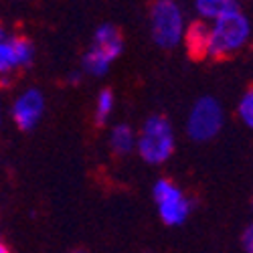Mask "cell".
<instances>
[{
	"label": "cell",
	"mask_w": 253,
	"mask_h": 253,
	"mask_svg": "<svg viewBox=\"0 0 253 253\" xmlns=\"http://www.w3.org/2000/svg\"><path fill=\"white\" fill-rule=\"evenodd\" d=\"M176 150V134L172 122L162 114L148 116L140 130H136V150L142 162L150 166H162L172 158Z\"/></svg>",
	"instance_id": "1"
},
{
	"label": "cell",
	"mask_w": 253,
	"mask_h": 253,
	"mask_svg": "<svg viewBox=\"0 0 253 253\" xmlns=\"http://www.w3.org/2000/svg\"><path fill=\"white\" fill-rule=\"evenodd\" d=\"M251 39V20L243 8L209 23L207 59H225L243 51Z\"/></svg>",
	"instance_id": "2"
},
{
	"label": "cell",
	"mask_w": 253,
	"mask_h": 253,
	"mask_svg": "<svg viewBox=\"0 0 253 253\" xmlns=\"http://www.w3.org/2000/svg\"><path fill=\"white\" fill-rule=\"evenodd\" d=\"M186 29L184 10L174 0H156L150 6V35L156 47L176 49L182 43V35Z\"/></svg>",
	"instance_id": "3"
},
{
	"label": "cell",
	"mask_w": 253,
	"mask_h": 253,
	"mask_svg": "<svg viewBox=\"0 0 253 253\" xmlns=\"http://www.w3.org/2000/svg\"><path fill=\"white\" fill-rule=\"evenodd\" d=\"M225 126V108L213 95H201L188 110L184 132L193 142L215 140Z\"/></svg>",
	"instance_id": "4"
},
{
	"label": "cell",
	"mask_w": 253,
	"mask_h": 253,
	"mask_svg": "<svg viewBox=\"0 0 253 253\" xmlns=\"http://www.w3.org/2000/svg\"><path fill=\"white\" fill-rule=\"evenodd\" d=\"M156 213L166 227H180L193 213V199L170 178H158L152 186Z\"/></svg>",
	"instance_id": "5"
},
{
	"label": "cell",
	"mask_w": 253,
	"mask_h": 253,
	"mask_svg": "<svg viewBox=\"0 0 253 253\" xmlns=\"http://www.w3.org/2000/svg\"><path fill=\"white\" fill-rule=\"evenodd\" d=\"M35 57V43L23 35H8L0 41V83H8L14 71L31 67Z\"/></svg>",
	"instance_id": "6"
},
{
	"label": "cell",
	"mask_w": 253,
	"mask_h": 253,
	"mask_svg": "<svg viewBox=\"0 0 253 253\" xmlns=\"http://www.w3.org/2000/svg\"><path fill=\"white\" fill-rule=\"evenodd\" d=\"M45 95L37 87H27L25 91H20L10 105V118L14 126L23 132H33L37 126L41 124L45 116Z\"/></svg>",
	"instance_id": "7"
},
{
	"label": "cell",
	"mask_w": 253,
	"mask_h": 253,
	"mask_svg": "<svg viewBox=\"0 0 253 253\" xmlns=\"http://www.w3.org/2000/svg\"><path fill=\"white\" fill-rule=\"evenodd\" d=\"M89 47H93L95 51H99L103 57H108L114 63L124 53V37L116 25L103 23L95 29Z\"/></svg>",
	"instance_id": "8"
},
{
	"label": "cell",
	"mask_w": 253,
	"mask_h": 253,
	"mask_svg": "<svg viewBox=\"0 0 253 253\" xmlns=\"http://www.w3.org/2000/svg\"><path fill=\"white\" fill-rule=\"evenodd\" d=\"M207 43H209V25L199 18L186 23L182 43H180V45H184L186 53L197 61L207 59Z\"/></svg>",
	"instance_id": "9"
},
{
	"label": "cell",
	"mask_w": 253,
	"mask_h": 253,
	"mask_svg": "<svg viewBox=\"0 0 253 253\" xmlns=\"http://www.w3.org/2000/svg\"><path fill=\"white\" fill-rule=\"evenodd\" d=\"M108 144H110V150L116 156H128L136 150V130L130 124L120 122V124L112 126Z\"/></svg>",
	"instance_id": "10"
},
{
	"label": "cell",
	"mask_w": 253,
	"mask_h": 253,
	"mask_svg": "<svg viewBox=\"0 0 253 253\" xmlns=\"http://www.w3.org/2000/svg\"><path fill=\"white\" fill-rule=\"evenodd\" d=\"M193 8L197 12V18L209 25V23H213V20L229 14V12L239 10L241 4L237 0H195Z\"/></svg>",
	"instance_id": "11"
},
{
	"label": "cell",
	"mask_w": 253,
	"mask_h": 253,
	"mask_svg": "<svg viewBox=\"0 0 253 253\" xmlns=\"http://www.w3.org/2000/svg\"><path fill=\"white\" fill-rule=\"evenodd\" d=\"M112 61L108 57H103L99 51L93 47H87V51L81 57V73H87L91 77H103L110 71Z\"/></svg>",
	"instance_id": "12"
},
{
	"label": "cell",
	"mask_w": 253,
	"mask_h": 253,
	"mask_svg": "<svg viewBox=\"0 0 253 253\" xmlns=\"http://www.w3.org/2000/svg\"><path fill=\"white\" fill-rule=\"evenodd\" d=\"M116 110V93L112 89H101L95 97V105H93V122L95 126H105L110 122V118L114 116Z\"/></svg>",
	"instance_id": "13"
},
{
	"label": "cell",
	"mask_w": 253,
	"mask_h": 253,
	"mask_svg": "<svg viewBox=\"0 0 253 253\" xmlns=\"http://www.w3.org/2000/svg\"><path fill=\"white\" fill-rule=\"evenodd\" d=\"M237 118L243 126L253 128V91L251 89L243 91V95L237 101Z\"/></svg>",
	"instance_id": "14"
},
{
	"label": "cell",
	"mask_w": 253,
	"mask_h": 253,
	"mask_svg": "<svg viewBox=\"0 0 253 253\" xmlns=\"http://www.w3.org/2000/svg\"><path fill=\"white\" fill-rule=\"evenodd\" d=\"M241 249L245 253H253V225H247L241 233Z\"/></svg>",
	"instance_id": "15"
},
{
	"label": "cell",
	"mask_w": 253,
	"mask_h": 253,
	"mask_svg": "<svg viewBox=\"0 0 253 253\" xmlns=\"http://www.w3.org/2000/svg\"><path fill=\"white\" fill-rule=\"evenodd\" d=\"M8 37V31H6V25L2 23V20H0V41H4Z\"/></svg>",
	"instance_id": "16"
},
{
	"label": "cell",
	"mask_w": 253,
	"mask_h": 253,
	"mask_svg": "<svg viewBox=\"0 0 253 253\" xmlns=\"http://www.w3.org/2000/svg\"><path fill=\"white\" fill-rule=\"evenodd\" d=\"M0 253H12V251L8 249V245H6V243L0 241Z\"/></svg>",
	"instance_id": "17"
},
{
	"label": "cell",
	"mask_w": 253,
	"mask_h": 253,
	"mask_svg": "<svg viewBox=\"0 0 253 253\" xmlns=\"http://www.w3.org/2000/svg\"><path fill=\"white\" fill-rule=\"evenodd\" d=\"M73 253H85V251H73Z\"/></svg>",
	"instance_id": "18"
},
{
	"label": "cell",
	"mask_w": 253,
	"mask_h": 253,
	"mask_svg": "<svg viewBox=\"0 0 253 253\" xmlns=\"http://www.w3.org/2000/svg\"><path fill=\"white\" fill-rule=\"evenodd\" d=\"M0 122H2V112H0Z\"/></svg>",
	"instance_id": "19"
}]
</instances>
